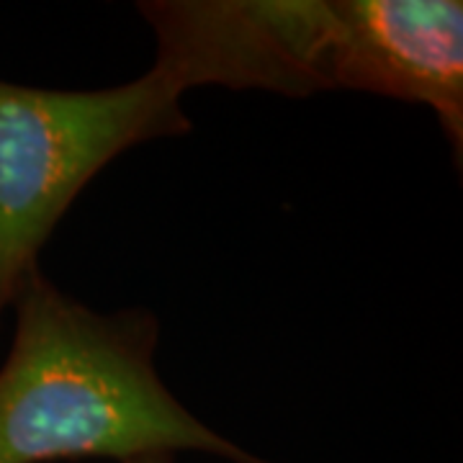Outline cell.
<instances>
[{"instance_id":"7a4b0ae2","label":"cell","mask_w":463,"mask_h":463,"mask_svg":"<svg viewBox=\"0 0 463 463\" xmlns=\"http://www.w3.org/2000/svg\"><path fill=\"white\" fill-rule=\"evenodd\" d=\"M14 343L0 364V463L127 461L199 450L273 463L222 438L155 371L160 325L147 309L100 315L29 268L11 301Z\"/></svg>"},{"instance_id":"6da1fadb","label":"cell","mask_w":463,"mask_h":463,"mask_svg":"<svg viewBox=\"0 0 463 463\" xmlns=\"http://www.w3.org/2000/svg\"><path fill=\"white\" fill-rule=\"evenodd\" d=\"M139 11L157 36V62L185 90H358L422 103L461 160L458 0H160Z\"/></svg>"},{"instance_id":"3957f363","label":"cell","mask_w":463,"mask_h":463,"mask_svg":"<svg viewBox=\"0 0 463 463\" xmlns=\"http://www.w3.org/2000/svg\"><path fill=\"white\" fill-rule=\"evenodd\" d=\"M183 83L157 65L103 90L0 80V319L57 222L114 157L191 132Z\"/></svg>"},{"instance_id":"277c9868","label":"cell","mask_w":463,"mask_h":463,"mask_svg":"<svg viewBox=\"0 0 463 463\" xmlns=\"http://www.w3.org/2000/svg\"><path fill=\"white\" fill-rule=\"evenodd\" d=\"M118 463H175V456L173 453H149V456H134V458Z\"/></svg>"}]
</instances>
